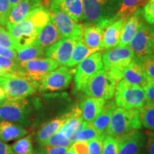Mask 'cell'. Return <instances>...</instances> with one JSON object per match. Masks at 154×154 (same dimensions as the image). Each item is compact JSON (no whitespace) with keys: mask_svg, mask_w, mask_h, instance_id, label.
Returning <instances> with one entry per match:
<instances>
[{"mask_svg":"<svg viewBox=\"0 0 154 154\" xmlns=\"http://www.w3.org/2000/svg\"><path fill=\"white\" fill-rule=\"evenodd\" d=\"M128 47L134 54L135 58L141 59L146 56L153 54L152 47L151 26L149 24L143 22L137 32L132 38Z\"/></svg>","mask_w":154,"mask_h":154,"instance_id":"cell-14","label":"cell"},{"mask_svg":"<svg viewBox=\"0 0 154 154\" xmlns=\"http://www.w3.org/2000/svg\"><path fill=\"white\" fill-rule=\"evenodd\" d=\"M142 128L138 109L115 107L106 135L115 138L134 130Z\"/></svg>","mask_w":154,"mask_h":154,"instance_id":"cell-2","label":"cell"},{"mask_svg":"<svg viewBox=\"0 0 154 154\" xmlns=\"http://www.w3.org/2000/svg\"><path fill=\"white\" fill-rule=\"evenodd\" d=\"M138 113L142 126L148 130L154 131V103L146 101L138 109Z\"/></svg>","mask_w":154,"mask_h":154,"instance_id":"cell-30","label":"cell"},{"mask_svg":"<svg viewBox=\"0 0 154 154\" xmlns=\"http://www.w3.org/2000/svg\"><path fill=\"white\" fill-rule=\"evenodd\" d=\"M80 40H82V38L63 37L47 48L44 56L54 60L59 66H66L70 59L75 45Z\"/></svg>","mask_w":154,"mask_h":154,"instance_id":"cell-13","label":"cell"},{"mask_svg":"<svg viewBox=\"0 0 154 154\" xmlns=\"http://www.w3.org/2000/svg\"><path fill=\"white\" fill-rule=\"evenodd\" d=\"M121 0H83L84 21L87 24H99L106 29L119 10Z\"/></svg>","mask_w":154,"mask_h":154,"instance_id":"cell-1","label":"cell"},{"mask_svg":"<svg viewBox=\"0 0 154 154\" xmlns=\"http://www.w3.org/2000/svg\"><path fill=\"white\" fill-rule=\"evenodd\" d=\"M0 57L9 58V59H13V60L17 61V54L15 50L1 47V46H0Z\"/></svg>","mask_w":154,"mask_h":154,"instance_id":"cell-45","label":"cell"},{"mask_svg":"<svg viewBox=\"0 0 154 154\" xmlns=\"http://www.w3.org/2000/svg\"><path fill=\"white\" fill-rule=\"evenodd\" d=\"M49 8L51 20L57 26L62 37L82 38V24L70 18L54 0L50 2Z\"/></svg>","mask_w":154,"mask_h":154,"instance_id":"cell-7","label":"cell"},{"mask_svg":"<svg viewBox=\"0 0 154 154\" xmlns=\"http://www.w3.org/2000/svg\"><path fill=\"white\" fill-rule=\"evenodd\" d=\"M148 1L149 0H121L120 7L111 19V22H114L121 18H129L135 11L145 5Z\"/></svg>","mask_w":154,"mask_h":154,"instance_id":"cell-27","label":"cell"},{"mask_svg":"<svg viewBox=\"0 0 154 154\" xmlns=\"http://www.w3.org/2000/svg\"><path fill=\"white\" fill-rule=\"evenodd\" d=\"M68 149L67 147L43 146L37 154H66Z\"/></svg>","mask_w":154,"mask_h":154,"instance_id":"cell-42","label":"cell"},{"mask_svg":"<svg viewBox=\"0 0 154 154\" xmlns=\"http://www.w3.org/2000/svg\"><path fill=\"white\" fill-rule=\"evenodd\" d=\"M106 103L104 99L99 98L88 97L81 102L79 109L83 120L91 123L99 116Z\"/></svg>","mask_w":154,"mask_h":154,"instance_id":"cell-22","label":"cell"},{"mask_svg":"<svg viewBox=\"0 0 154 154\" xmlns=\"http://www.w3.org/2000/svg\"><path fill=\"white\" fill-rule=\"evenodd\" d=\"M142 14L149 24H154V0H149L142 9Z\"/></svg>","mask_w":154,"mask_h":154,"instance_id":"cell-37","label":"cell"},{"mask_svg":"<svg viewBox=\"0 0 154 154\" xmlns=\"http://www.w3.org/2000/svg\"><path fill=\"white\" fill-rule=\"evenodd\" d=\"M11 149L16 154H34L32 136L22 138L11 146Z\"/></svg>","mask_w":154,"mask_h":154,"instance_id":"cell-31","label":"cell"},{"mask_svg":"<svg viewBox=\"0 0 154 154\" xmlns=\"http://www.w3.org/2000/svg\"><path fill=\"white\" fill-rule=\"evenodd\" d=\"M3 29H5V28L3 27V26H2V25H1V24H0V31H1V30H2Z\"/></svg>","mask_w":154,"mask_h":154,"instance_id":"cell-53","label":"cell"},{"mask_svg":"<svg viewBox=\"0 0 154 154\" xmlns=\"http://www.w3.org/2000/svg\"><path fill=\"white\" fill-rule=\"evenodd\" d=\"M75 69L68 66L58 67L46 75L38 82V90L41 91H61L66 88L70 84Z\"/></svg>","mask_w":154,"mask_h":154,"instance_id":"cell-11","label":"cell"},{"mask_svg":"<svg viewBox=\"0 0 154 154\" xmlns=\"http://www.w3.org/2000/svg\"><path fill=\"white\" fill-rule=\"evenodd\" d=\"M62 38L59 31L50 19L49 22L39 31L34 44L39 46L46 50Z\"/></svg>","mask_w":154,"mask_h":154,"instance_id":"cell-21","label":"cell"},{"mask_svg":"<svg viewBox=\"0 0 154 154\" xmlns=\"http://www.w3.org/2000/svg\"><path fill=\"white\" fill-rule=\"evenodd\" d=\"M128 18H121L109 24L104 29L102 40L103 49L116 47L120 42L121 33Z\"/></svg>","mask_w":154,"mask_h":154,"instance_id":"cell-18","label":"cell"},{"mask_svg":"<svg viewBox=\"0 0 154 154\" xmlns=\"http://www.w3.org/2000/svg\"><path fill=\"white\" fill-rule=\"evenodd\" d=\"M7 29L14 42L16 51L33 44L42 29L28 17L18 24L8 26Z\"/></svg>","mask_w":154,"mask_h":154,"instance_id":"cell-9","label":"cell"},{"mask_svg":"<svg viewBox=\"0 0 154 154\" xmlns=\"http://www.w3.org/2000/svg\"><path fill=\"white\" fill-rule=\"evenodd\" d=\"M104 138H98L88 141V154H101Z\"/></svg>","mask_w":154,"mask_h":154,"instance_id":"cell-41","label":"cell"},{"mask_svg":"<svg viewBox=\"0 0 154 154\" xmlns=\"http://www.w3.org/2000/svg\"><path fill=\"white\" fill-rule=\"evenodd\" d=\"M23 76L39 82L46 75L59 66V63L50 58H36L20 63Z\"/></svg>","mask_w":154,"mask_h":154,"instance_id":"cell-12","label":"cell"},{"mask_svg":"<svg viewBox=\"0 0 154 154\" xmlns=\"http://www.w3.org/2000/svg\"><path fill=\"white\" fill-rule=\"evenodd\" d=\"M72 142L69 138L62 139L59 136L57 133L54 134L51 137L44 141L42 146H54V147H67L69 148L72 146Z\"/></svg>","mask_w":154,"mask_h":154,"instance_id":"cell-34","label":"cell"},{"mask_svg":"<svg viewBox=\"0 0 154 154\" xmlns=\"http://www.w3.org/2000/svg\"><path fill=\"white\" fill-rule=\"evenodd\" d=\"M0 154H16L11 149V146L0 140Z\"/></svg>","mask_w":154,"mask_h":154,"instance_id":"cell-46","label":"cell"},{"mask_svg":"<svg viewBox=\"0 0 154 154\" xmlns=\"http://www.w3.org/2000/svg\"><path fill=\"white\" fill-rule=\"evenodd\" d=\"M66 154H76L74 153V151H72V149H70V148H69L68 149V150H67V151H66Z\"/></svg>","mask_w":154,"mask_h":154,"instance_id":"cell-51","label":"cell"},{"mask_svg":"<svg viewBox=\"0 0 154 154\" xmlns=\"http://www.w3.org/2000/svg\"><path fill=\"white\" fill-rule=\"evenodd\" d=\"M143 16L142 14V9H138L126 21L120 42L117 47H126L134 38L140 25L143 24Z\"/></svg>","mask_w":154,"mask_h":154,"instance_id":"cell-20","label":"cell"},{"mask_svg":"<svg viewBox=\"0 0 154 154\" xmlns=\"http://www.w3.org/2000/svg\"><path fill=\"white\" fill-rule=\"evenodd\" d=\"M71 149L76 154H88V142L75 141L70 146Z\"/></svg>","mask_w":154,"mask_h":154,"instance_id":"cell-43","label":"cell"},{"mask_svg":"<svg viewBox=\"0 0 154 154\" xmlns=\"http://www.w3.org/2000/svg\"><path fill=\"white\" fill-rule=\"evenodd\" d=\"M7 99V95L4 90L2 86H0V103L3 102L4 101Z\"/></svg>","mask_w":154,"mask_h":154,"instance_id":"cell-48","label":"cell"},{"mask_svg":"<svg viewBox=\"0 0 154 154\" xmlns=\"http://www.w3.org/2000/svg\"><path fill=\"white\" fill-rule=\"evenodd\" d=\"M151 42H152V47H153V51L154 53V24L151 26Z\"/></svg>","mask_w":154,"mask_h":154,"instance_id":"cell-49","label":"cell"},{"mask_svg":"<svg viewBox=\"0 0 154 154\" xmlns=\"http://www.w3.org/2000/svg\"><path fill=\"white\" fill-rule=\"evenodd\" d=\"M43 0H22L11 9L7 27L17 24L26 18L29 14L34 9L41 7Z\"/></svg>","mask_w":154,"mask_h":154,"instance_id":"cell-17","label":"cell"},{"mask_svg":"<svg viewBox=\"0 0 154 154\" xmlns=\"http://www.w3.org/2000/svg\"><path fill=\"white\" fill-rule=\"evenodd\" d=\"M27 134L24 127L11 121L0 120V140L4 142L21 138Z\"/></svg>","mask_w":154,"mask_h":154,"instance_id":"cell-23","label":"cell"},{"mask_svg":"<svg viewBox=\"0 0 154 154\" xmlns=\"http://www.w3.org/2000/svg\"><path fill=\"white\" fill-rule=\"evenodd\" d=\"M116 104L114 101H106L104 106L96 118L91 122V125L101 136L106 137V132L109 126L113 109Z\"/></svg>","mask_w":154,"mask_h":154,"instance_id":"cell-25","label":"cell"},{"mask_svg":"<svg viewBox=\"0 0 154 154\" xmlns=\"http://www.w3.org/2000/svg\"><path fill=\"white\" fill-rule=\"evenodd\" d=\"M116 82L103 69L96 72L87 82L82 91L90 97L110 100L115 94Z\"/></svg>","mask_w":154,"mask_h":154,"instance_id":"cell-5","label":"cell"},{"mask_svg":"<svg viewBox=\"0 0 154 154\" xmlns=\"http://www.w3.org/2000/svg\"><path fill=\"white\" fill-rule=\"evenodd\" d=\"M16 76H17V75H14L11 74V73L7 72V71L0 69V77H3V78H14V77Z\"/></svg>","mask_w":154,"mask_h":154,"instance_id":"cell-47","label":"cell"},{"mask_svg":"<svg viewBox=\"0 0 154 154\" xmlns=\"http://www.w3.org/2000/svg\"><path fill=\"white\" fill-rule=\"evenodd\" d=\"M30 116L31 109L26 99H6L0 103V120L28 126L30 123Z\"/></svg>","mask_w":154,"mask_h":154,"instance_id":"cell-6","label":"cell"},{"mask_svg":"<svg viewBox=\"0 0 154 154\" xmlns=\"http://www.w3.org/2000/svg\"><path fill=\"white\" fill-rule=\"evenodd\" d=\"M102 69V54L98 51L79 63L74 72V86L77 91H83L90 79Z\"/></svg>","mask_w":154,"mask_h":154,"instance_id":"cell-10","label":"cell"},{"mask_svg":"<svg viewBox=\"0 0 154 154\" xmlns=\"http://www.w3.org/2000/svg\"><path fill=\"white\" fill-rule=\"evenodd\" d=\"M63 11L75 22L84 21V6L83 0H54Z\"/></svg>","mask_w":154,"mask_h":154,"instance_id":"cell-26","label":"cell"},{"mask_svg":"<svg viewBox=\"0 0 154 154\" xmlns=\"http://www.w3.org/2000/svg\"><path fill=\"white\" fill-rule=\"evenodd\" d=\"M146 74L151 79H154V54L140 59Z\"/></svg>","mask_w":154,"mask_h":154,"instance_id":"cell-36","label":"cell"},{"mask_svg":"<svg viewBox=\"0 0 154 154\" xmlns=\"http://www.w3.org/2000/svg\"><path fill=\"white\" fill-rule=\"evenodd\" d=\"M101 154H119V145L116 138L106 136L103 140Z\"/></svg>","mask_w":154,"mask_h":154,"instance_id":"cell-35","label":"cell"},{"mask_svg":"<svg viewBox=\"0 0 154 154\" xmlns=\"http://www.w3.org/2000/svg\"><path fill=\"white\" fill-rule=\"evenodd\" d=\"M146 140L143 148V154H154V131L148 130L145 132Z\"/></svg>","mask_w":154,"mask_h":154,"instance_id":"cell-40","label":"cell"},{"mask_svg":"<svg viewBox=\"0 0 154 154\" xmlns=\"http://www.w3.org/2000/svg\"><path fill=\"white\" fill-rule=\"evenodd\" d=\"M6 78H3V77H0V86H2V84L5 82Z\"/></svg>","mask_w":154,"mask_h":154,"instance_id":"cell-52","label":"cell"},{"mask_svg":"<svg viewBox=\"0 0 154 154\" xmlns=\"http://www.w3.org/2000/svg\"><path fill=\"white\" fill-rule=\"evenodd\" d=\"M122 79L131 85L143 88L150 79L146 74L140 59L134 58L123 72Z\"/></svg>","mask_w":154,"mask_h":154,"instance_id":"cell-16","label":"cell"},{"mask_svg":"<svg viewBox=\"0 0 154 154\" xmlns=\"http://www.w3.org/2000/svg\"><path fill=\"white\" fill-rule=\"evenodd\" d=\"M82 26L83 42L91 49H96L98 51L103 50L102 47V40L105 29L101 27L99 24L87 23H84Z\"/></svg>","mask_w":154,"mask_h":154,"instance_id":"cell-19","label":"cell"},{"mask_svg":"<svg viewBox=\"0 0 154 154\" xmlns=\"http://www.w3.org/2000/svg\"><path fill=\"white\" fill-rule=\"evenodd\" d=\"M11 9L9 0H0V24L2 26H7Z\"/></svg>","mask_w":154,"mask_h":154,"instance_id":"cell-38","label":"cell"},{"mask_svg":"<svg viewBox=\"0 0 154 154\" xmlns=\"http://www.w3.org/2000/svg\"><path fill=\"white\" fill-rule=\"evenodd\" d=\"M119 154H140L145 143V133L134 130L116 138Z\"/></svg>","mask_w":154,"mask_h":154,"instance_id":"cell-15","label":"cell"},{"mask_svg":"<svg viewBox=\"0 0 154 154\" xmlns=\"http://www.w3.org/2000/svg\"><path fill=\"white\" fill-rule=\"evenodd\" d=\"M44 52L45 49L42 47L34 44H31L23 49L17 50V61L20 63L36 58H40L44 55Z\"/></svg>","mask_w":154,"mask_h":154,"instance_id":"cell-29","label":"cell"},{"mask_svg":"<svg viewBox=\"0 0 154 154\" xmlns=\"http://www.w3.org/2000/svg\"><path fill=\"white\" fill-rule=\"evenodd\" d=\"M143 88L146 93L147 101L154 103V79H150L149 82Z\"/></svg>","mask_w":154,"mask_h":154,"instance_id":"cell-44","label":"cell"},{"mask_svg":"<svg viewBox=\"0 0 154 154\" xmlns=\"http://www.w3.org/2000/svg\"><path fill=\"white\" fill-rule=\"evenodd\" d=\"M97 51L98 50L88 47L83 42V40H80L75 45L70 59H69L66 66L71 68V67L76 66L79 63L82 62L83 60H84L88 57H89L90 55L93 54L95 52H97Z\"/></svg>","mask_w":154,"mask_h":154,"instance_id":"cell-28","label":"cell"},{"mask_svg":"<svg viewBox=\"0 0 154 154\" xmlns=\"http://www.w3.org/2000/svg\"><path fill=\"white\" fill-rule=\"evenodd\" d=\"M0 69L19 76H23V72L20 64L13 59L0 57Z\"/></svg>","mask_w":154,"mask_h":154,"instance_id":"cell-33","label":"cell"},{"mask_svg":"<svg viewBox=\"0 0 154 154\" xmlns=\"http://www.w3.org/2000/svg\"><path fill=\"white\" fill-rule=\"evenodd\" d=\"M0 46L16 51V46L11 34L5 29L0 31Z\"/></svg>","mask_w":154,"mask_h":154,"instance_id":"cell-39","label":"cell"},{"mask_svg":"<svg viewBox=\"0 0 154 154\" xmlns=\"http://www.w3.org/2000/svg\"><path fill=\"white\" fill-rule=\"evenodd\" d=\"M9 3H10L11 9H12L13 7H14L15 6H16L19 2L22 1V0H9Z\"/></svg>","mask_w":154,"mask_h":154,"instance_id":"cell-50","label":"cell"},{"mask_svg":"<svg viewBox=\"0 0 154 154\" xmlns=\"http://www.w3.org/2000/svg\"><path fill=\"white\" fill-rule=\"evenodd\" d=\"M7 100H22L38 89V83L25 76H17L14 78H6L2 84Z\"/></svg>","mask_w":154,"mask_h":154,"instance_id":"cell-8","label":"cell"},{"mask_svg":"<svg viewBox=\"0 0 154 154\" xmlns=\"http://www.w3.org/2000/svg\"><path fill=\"white\" fill-rule=\"evenodd\" d=\"M98 138H105L101 136L92 126L91 123H88L83 129L80 131L76 136V141L88 142L92 139Z\"/></svg>","mask_w":154,"mask_h":154,"instance_id":"cell-32","label":"cell"},{"mask_svg":"<svg viewBox=\"0 0 154 154\" xmlns=\"http://www.w3.org/2000/svg\"><path fill=\"white\" fill-rule=\"evenodd\" d=\"M67 117H68V113L58 116L44 125L36 134V140L38 143L42 146L44 141H46L52 135L56 134L66 122Z\"/></svg>","mask_w":154,"mask_h":154,"instance_id":"cell-24","label":"cell"},{"mask_svg":"<svg viewBox=\"0 0 154 154\" xmlns=\"http://www.w3.org/2000/svg\"><path fill=\"white\" fill-rule=\"evenodd\" d=\"M114 103L118 107L126 109H139L147 101L143 88L131 85L121 79L116 86Z\"/></svg>","mask_w":154,"mask_h":154,"instance_id":"cell-4","label":"cell"},{"mask_svg":"<svg viewBox=\"0 0 154 154\" xmlns=\"http://www.w3.org/2000/svg\"><path fill=\"white\" fill-rule=\"evenodd\" d=\"M134 58V52L128 46L106 49L102 54L103 69L116 82H119L122 79L124 69Z\"/></svg>","mask_w":154,"mask_h":154,"instance_id":"cell-3","label":"cell"}]
</instances>
